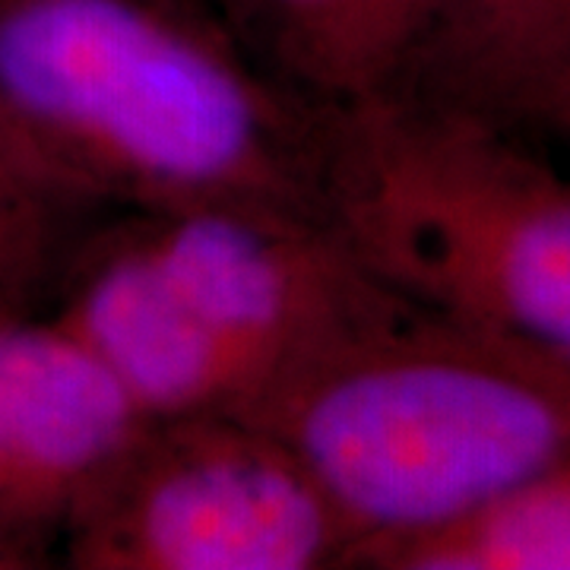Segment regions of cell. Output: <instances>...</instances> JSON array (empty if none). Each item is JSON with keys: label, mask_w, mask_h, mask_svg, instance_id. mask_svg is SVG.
<instances>
[{"label": "cell", "mask_w": 570, "mask_h": 570, "mask_svg": "<svg viewBox=\"0 0 570 570\" xmlns=\"http://www.w3.org/2000/svg\"><path fill=\"white\" fill-rule=\"evenodd\" d=\"M513 127L535 130L542 137L570 146V58L558 63L542 86L523 102Z\"/></svg>", "instance_id": "obj_12"}, {"label": "cell", "mask_w": 570, "mask_h": 570, "mask_svg": "<svg viewBox=\"0 0 570 570\" xmlns=\"http://www.w3.org/2000/svg\"><path fill=\"white\" fill-rule=\"evenodd\" d=\"M80 570L352 568L355 539L311 469L242 412L146 422L63 535Z\"/></svg>", "instance_id": "obj_4"}, {"label": "cell", "mask_w": 570, "mask_h": 570, "mask_svg": "<svg viewBox=\"0 0 570 570\" xmlns=\"http://www.w3.org/2000/svg\"><path fill=\"white\" fill-rule=\"evenodd\" d=\"M444 0H216V13L288 86L326 108L400 89Z\"/></svg>", "instance_id": "obj_8"}, {"label": "cell", "mask_w": 570, "mask_h": 570, "mask_svg": "<svg viewBox=\"0 0 570 570\" xmlns=\"http://www.w3.org/2000/svg\"><path fill=\"white\" fill-rule=\"evenodd\" d=\"M374 570H570V460L444 530L384 551Z\"/></svg>", "instance_id": "obj_10"}, {"label": "cell", "mask_w": 570, "mask_h": 570, "mask_svg": "<svg viewBox=\"0 0 570 570\" xmlns=\"http://www.w3.org/2000/svg\"><path fill=\"white\" fill-rule=\"evenodd\" d=\"M570 58V0H444L396 92L517 121Z\"/></svg>", "instance_id": "obj_9"}, {"label": "cell", "mask_w": 570, "mask_h": 570, "mask_svg": "<svg viewBox=\"0 0 570 570\" xmlns=\"http://www.w3.org/2000/svg\"><path fill=\"white\" fill-rule=\"evenodd\" d=\"M3 568H20V564H17V561H13L10 554H3V551H0V570H3Z\"/></svg>", "instance_id": "obj_13"}, {"label": "cell", "mask_w": 570, "mask_h": 570, "mask_svg": "<svg viewBox=\"0 0 570 570\" xmlns=\"http://www.w3.org/2000/svg\"><path fill=\"white\" fill-rule=\"evenodd\" d=\"M326 216L419 305L570 371V175L479 111L330 108Z\"/></svg>", "instance_id": "obj_3"}, {"label": "cell", "mask_w": 570, "mask_h": 570, "mask_svg": "<svg viewBox=\"0 0 570 570\" xmlns=\"http://www.w3.org/2000/svg\"><path fill=\"white\" fill-rule=\"evenodd\" d=\"M142 428L55 317L0 311V551L26 568L63 542Z\"/></svg>", "instance_id": "obj_6"}, {"label": "cell", "mask_w": 570, "mask_h": 570, "mask_svg": "<svg viewBox=\"0 0 570 570\" xmlns=\"http://www.w3.org/2000/svg\"><path fill=\"white\" fill-rule=\"evenodd\" d=\"M92 213L0 118V311H29L61 279Z\"/></svg>", "instance_id": "obj_11"}, {"label": "cell", "mask_w": 570, "mask_h": 570, "mask_svg": "<svg viewBox=\"0 0 570 570\" xmlns=\"http://www.w3.org/2000/svg\"><path fill=\"white\" fill-rule=\"evenodd\" d=\"M0 118L96 209L330 219V108L194 0H0Z\"/></svg>", "instance_id": "obj_1"}, {"label": "cell", "mask_w": 570, "mask_h": 570, "mask_svg": "<svg viewBox=\"0 0 570 570\" xmlns=\"http://www.w3.org/2000/svg\"><path fill=\"white\" fill-rule=\"evenodd\" d=\"M311 469L352 568L570 460V371L400 298L273 377L242 412Z\"/></svg>", "instance_id": "obj_2"}, {"label": "cell", "mask_w": 570, "mask_h": 570, "mask_svg": "<svg viewBox=\"0 0 570 570\" xmlns=\"http://www.w3.org/2000/svg\"><path fill=\"white\" fill-rule=\"evenodd\" d=\"M127 216L187 305L257 371L261 390L400 298L321 216L269 206Z\"/></svg>", "instance_id": "obj_5"}, {"label": "cell", "mask_w": 570, "mask_h": 570, "mask_svg": "<svg viewBox=\"0 0 570 570\" xmlns=\"http://www.w3.org/2000/svg\"><path fill=\"white\" fill-rule=\"evenodd\" d=\"M51 314L146 422L242 412L261 377L187 305L130 216L82 238Z\"/></svg>", "instance_id": "obj_7"}]
</instances>
